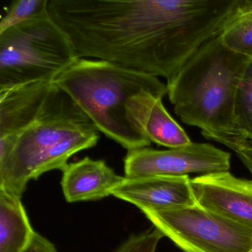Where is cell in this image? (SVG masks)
I'll use <instances>...</instances> for the list:
<instances>
[{
    "instance_id": "2e32d148",
    "label": "cell",
    "mask_w": 252,
    "mask_h": 252,
    "mask_svg": "<svg viewBox=\"0 0 252 252\" xmlns=\"http://www.w3.org/2000/svg\"><path fill=\"white\" fill-rule=\"evenodd\" d=\"M235 117L237 127L252 145V61L237 93Z\"/></svg>"
},
{
    "instance_id": "8992f818",
    "label": "cell",
    "mask_w": 252,
    "mask_h": 252,
    "mask_svg": "<svg viewBox=\"0 0 252 252\" xmlns=\"http://www.w3.org/2000/svg\"><path fill=\"white\" fill-rule=\"evenodd\" d=\"M141 212L184 252H247L252 249V230L198 203L178 209H143Z\"/></svg>"
},
{
    "instance_id": "3957f363",
    "label": "cell",
    "mask_w": 252,
    "mask_h": 252,
    "mask_svg": "<svg viewBox=\"0 0 252 252\" xmlns=\"http://www.w3.org/2000/svg\"><path fill=\"white\" fill-rule=\"evenodd\" d=\"M98 139L92 121L55 85L36 119L12 141L0 143V189L22 198L29 181L63 171L72 156Z\"/></svg>"
},
{
    "instance_id": "9a60e30c",
    "label": "cell",
    "mask_w": 252,
    "mask_h": 252,
    "mask_svg": "<svg viewBox=\"0 0 252 252\" xmlns=\"http://www.w3.org/2000/svg\"><path fill=\"white\" fill-rule=\"evenodd\" d=\"M49 13V0H16L1 19L0 33L17 25Z\"/></svg>"
},
{
    "instance_id": "9c48e42d",
    "label": "cell",
    "mask_w": 252,
    "mask_h": 252,
    "mask_svg": "<svg viewBox=\"0 0 252 252\" xmlns=\"http://www.w3.org/2000/svg\"><path fill=\"white\" fill-rule=\"evenodd\" d=\"M112 195L141 210L169 209L197 205L189 175L125 178Z\"/></svg>"
},
{
    "instance_id": "44dd1931",
    "label": "cell",
    "mask_w": 252,
    "mask_h": 252,
    "mask_svg": "<svg viewBox=\"0 0 252 252\" xmlns=\"http://www.w3.org/2000/svg\"></svg>"
},
{
    "instance_id": "6da1fadb",
    "label": "cell",
    "mask_w": 252,
    "mask_h": 252,
    "mask_svg": "<svg viewBox=\"0 0 252 252\" xmlns=\"http://www.w3.org/2000/svg\"><path fill=\"white\" fill-rule=\"evenodd\" d=\"M235 0H49L79 58L166 81L216 36Z\"/></svg>"
},
{
    "instance_id": "4fadbf2b",
    "label": "cell",
    "mask_w": 252,
    "mask_h": 252,
    "mask_svg": "<svg viewBox=\"0 0 252 252\" xmlns=\"http://www.w3.org/2000/svg\"><path fill=\"white\" fill-rule=\"evenodd\" d=\"M35 233L21 198L0 189V252H23Z\"/></svg>"
},
{
    "instance_id": "8fae6325",
    "label": "cell",
    "mask_w": 252,
    "mask_h": 252,
    "mask_svg": "<svg viewBox=\"0 0 252 252\" xmlns=\"http://www.w3.org/2000/svg\"><path fill=\"white\" fill-rule=\"evenodd\" d=\"M62 172V188L68 203L101 200L112 195L125 179L104 160L89 157L68 163Z\"/></svg>"
},
{
    "instance_id": "d6986e66",
    "label": "cell",
    "mask_w": 252,
    "mask_h": 252,
    "mask_svg": "<svg viewBox=\"0 0 252 252\" xmlns=\"http://www.w3.org/2000/svg\"><path fill=\"white\" fill-rule=\"evenodd\" d=\"M243 164L246 166L252 175V147H247L237 153Z\"/></svg>"
},
{
    "instance_id": "52a82bcc",
    "label": "cell",
    "mask_w": 252,
    "mask_h": 252,
    "mask_svg": "<svg viewBox=\"0 0 252 252\" xmlns=\"http://www.w3.org/2000/svg\"><path fill=\"white\" fill-rule=\"evenodd\" d=\"M231 155L204 143L158 150L144 147L129 150L124 159L125 178L182 176L229 171Z\"/></svg>"
},
{
    "instance_id": "ac0fdd59",
    "label": "cell",
    "mask_w": 252,
    "mask_h": 252,
    "mask_svg": "<svg viewBox=\"0 0 252 252\" xmlns=\"http://www.w3.org/2000/svg\"><path fill=\"white\" fill-rule=\"evenodd\" d=\"M23 252H58L55 245L46 237L35 233L32 241Z\"/></svg>"
},
{
    "instance_id": "ba28073f",
    "label": "cell",
    "mask_w": 252,
    "mask_h": 252,
    "mask_svg": "<svg viewBox=\"0 0 252 252\" xmlns=\"http://www.w3.org/2000/svg\"><path fill=\"white\" fill-rule=\"evenodd\" d=\"M191 184L200 206L252 230V180L225 171L194 177Z\"/></svg>"
},
{
    "instance_id": "5bb4252c",
    "label": "cell",
    "mask_w": 252,
    "mask_h": 252,
    "mask_svg": "<svg viewBox=\"0 0 252 252\" xmlns=\"http://www.w3.org/2000/svg\"><path fill=\"white\" fill-rule=\"evenodd\" d=\"M216 36L227 49L252 60V0H235Z\"/></svg>"
},
{
    "instance_id": "277c9868",
    "label": "cell",
    "mask_w": 252,
    "mask_h": 252,
    "mask_svg": "<svg viewBox=\"0 0 252 252\" xmlns=\"http://www.w3.org/2000/svg\"><path fill=\"white\" fill-rule=\"evenodd\" d=\"M54 82L80 107L98 132L127 151L151 144L134 122L130 106L135 95L146 91L162 98L167 95L166 85L158 78L107 61L79 58Z\"/></svg>"
},
{
    "instance_id": "ffe728a7",
    "label": "cell",
    "mask_w": 252,
    "mask_h": 252,
    "mask_svg": "<svg viewBox=\"0 0 252 252\" xmlns=\"http://www.w3.org/2000/svg\"><path fill=\"white\" fill-rule=\"evenodd\" d=\"M252 252V249H250V250H249V252Z\"/></svg>"
},
{
    "instance_id": "7c38bea8",
    "label": "cell",
    "mask_w": 252,
    "mask_h": 252,
    "mask_svg": "<svg viewBox=\"0 0 252 252\" xmlns=\"http://www.w3.org/2000/svg\"><path fill=\"white\" fill-rule=\"evenodd\" d=\"M162 99L147 91L135 95L130 107L134 122L158 145L174 149L191 144L187 132L168 113Z\"/></svg>"
},
{
    "instance_id": "30bf717a",
    "label": "cell",
    "mask_w": 252,
    "mask_h": 252,
    "mask_svg": "<svg viewBox=\"0 0 252 252\" xmlns=\"http://www.w3.org/2000/svg\"><path fill=\"white\" fill-rule=\"evenodd\" d=\"M54 86L39 81L0 90V143L12 141L36 119Z\"/></svg>"
},
{
    "instance_id": "e0dca14e",
    "label": "cell",
    "mask_w": 252,
    "mask_h": 252,
    "mask_svg": "<svg viewBox=\"0 0 252 252\" xmlns=\"http://www.w3.org/2000/svg\"><path fill=\"white\" fill-rule=\"evenodd\" d=\"M165 236L154 227L129 236L113 252H156L158 244Z\"/></svg>"
},
{
    "instance_id": "7a4b0ae2",
    "label": "cell",
    "mask_w": 252,
    "mask_h": 252,
    "mask_svg": "<svg viewBox=\"0 0 252 252\" xmlns=\"http://www.w3.org/2000/svg\"><path fill=\"white\" fill-rule=\"evenodd\" d=\"M252 61L227 49L215 36L166 81L169 101L181 120L236 153L252 146L235 117L237 93Z\"/></svg>"
},
{
    "instance_id": "5b68a950",
    "label": "cell",
    "mask_w": 252,
    "mask_h": 252,
    "mask_svg": "<svg viewBox=\"0 0 252 252\" xmlns=\"http://www.w3.org/2000/svg\"><path fill=\"white\" fill-rule=\"evenodd\" d=\"M79 59L50 13L25 22L0 33V90L54 82Z\"/></svg>"
}]
</instances>
